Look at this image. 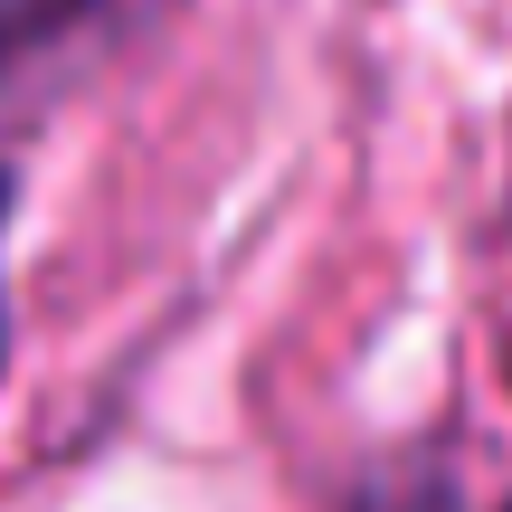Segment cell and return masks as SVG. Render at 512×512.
<instances>
[{
  "label": "cell",
  "mask_w": 512,
  "mask_h": 512,
  "mask_svg": "<svg viewBox=\"0 0 512 512\" xmlns=\"http://www.w3.org/2000/svg\"><path fill=\"white\" fill-rule=\"evenodd\" d=\"M114 10H124V0H0V95L29 86L38 67H57V57H67L76 38H95Z\"/></svg>",
  "instance_id": "cell-1"
},
{
  "label": "cell",
  "mask_w": 512,
  "mask_h": 512,
  "mask_svg": "<svg viewBox=\"0 0 512 512\" xmlns=\"http://www.w3.org/2000/svg\"><path fill=\"white\" fill-rule=\"evenodd\" d=\"M342 512H465V475L446 456H389L342 494Z\"/></svg>",
  "instance_id": "cell-2"
},
{
  "label": "cell",
  "mask_w": 512,
  "mask_h": 512,
  "mask_svg": "<svg viewBox=\"0 0 512 512\" xmlns=\"http://www.w3.org/2000/svg\"><path fill=\"white\" fill-rule=\"evenodd\" d=\"M10 209H19V162L0 152V238H10ZM0 370H10V285H0Z\"/></svg>",
  "instance_id": "cell-3"
},
{
  "label": "cell",
  "mask_w": 512,
  "mask_h": 512,
  "mask_svg": "<svg viewBox=\"0 0 512 512\" xmlns=\"http://www.w3.org/2000/svg\"><path fill=\"white\" fill-rule=\"evenodd\" d=\"M503 512H512V503H503Z\"/></svg>",
  "instance_id": "cell-4"
}]
</instances>
